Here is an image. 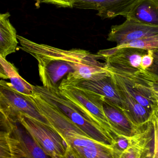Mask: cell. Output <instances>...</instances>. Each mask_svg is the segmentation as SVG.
<instances>
[{"label":"cell","mask_w":158,"mask_h":158,"mask_svg":"<svg viewBox=\"0 0 158 158\" xmlns=\"http://www.w3.org/2000/svg\"><path fill=\"white\" fill-rule=\"evenodd\" d=\"M59 89L64 97L73 102L89 121L105 132L114 142V145L116 144L117 138L123 135L114 128L105 114L103 96L73 85H60Z\"/></svg>","instance_id":"obj_1"},{"label":"cell","mask_w":158,"mask_h":158,"mask_svg":"<svg viewBox=\"0 0 158 158\" xmlns=\"http://www.w3.org/2000/svg\"><path fill=\"white\" fill-rule=\"evenodd\" d=\"M18 123L0 116V158H49Z\"/></svg>","instance_id":"obj_2"},{"label":"cell","mask_w":158,"mask_h":158,"mask_svg":"<svg viewBox=\"0 0 158 158\" xmlns=\"http://www.w3.org/2000/svg\"><path fill=\"white\" fill-rule=\"evenodd\" d=\"M60 59L71 65L73 72L67 74L65 78L71 80H97L111 75L106 62L101 55L92 54L88 51L79 49L70 50H62Z\"/></svg>","instance_id":"obj_3"},{"label":"cell","mask_w":158,"mask_h":158,"mask_svg":"<svg viewBox=\"0 0 158 158\" xmlns=\"http://www.w3.org/2000/svg\"><path fill=\"white\" fill-rule=\"evenodd\" d=\"M33 89L51 102L91 137L114 146V142L105 132L89 121L73 102L60 92L59 86L46 88L43 85H33Z\"/></svg>","instance_id":"obj_4"},{"label":"cell","mask_w":158,"mask_h":158,"mask_svg":"<svg viewBox=\"0 0 158 158\" xmlns=\"http://www.w3.org/2000/svg\"><path fill=\"white\" fill-rule=\"evenodd\" d=\"M0 116L14 123L22 117H29L48 125L46 119L12 85L5 80L0 81Z\"/></svg>","instance_id":"obj_5"},{"label":"cell","mask_w":158,"mask_h":158,"mask_svg":"<svg viewBox=\"0 0 158 158\" xmlns=\"http://www.w3.org/2000/svg\"><path fill=\"white\" fill-rule=\"evenodd\" d=\"M19 123L49 158H65L66 145L60 136L49 126L25 116Z\"/></svg>","instance_id":"obj_6"},{"label":"cell","mask_w":158,"mask_h":158,"mask_svg":"<svg viewBox=\"0 0 158 158\" xmlns=\"http://www.w3.org/2000/svg\"><path fill=\"white\" fill-rule=\"evenodd\" d=\"M148 51L133 48H116L115 47L108 49L102 50L98 54L104 58L109 67L123 72H137L141 68V59Z\"/></svg>","instance_id":"obj_7"},{"label":"cell","mask_w":158,"mask_h":158,"mask_svg":"<svg viewBox=\"0 0 158 158\" xmlns=\"http://www.w3.org/2000/svg\"><path fill=\"white\" fill-rule=\"evenodd\" d=\"M156 35H158V27L126 18L122 24L112 26L107 40L116 43V46H118L133 40Z\"/></svg>","instance_id":"obj_8"},{"label":"cell","mask_w":158,"mask_h":158,"mask_svg":"<svg viewBox=\"0 0 158 158\" xmlns=\"http://www.w3.org/2000/svg\"><path fill=\"white\" fill-rule=\"evenodd\" d=\"M126 136L128 146L122 152L121 158H152L153 127L151 117L140 125L134 135Z\"/></svg>","instance_id":"obj_9"},{"label":"cell","mask_w":158,"mask_h":158,"mask_svg":"<svg viewBox=\"0 0 158 158\" xmlns=\"http://www.w3.org/2000/svg\"><path fill=\"white\" fill-rule=\"evenodd\" d=\"M60 85H73L94 91L105 98V100L124 113L123 100L111 77V75L97 80H71L64 78Z\"/></svg>","instance_id":"obj_10"},{"label":"cell","mask_w":158,"mask_h":158,"mask_svg":"<svg viewBox=\"0 0 158 158\" xmlns=\"http://www.w3.org/2000/svg\"><path fill=\"white\" fill-rule=\"evenodd\" d=\"M38 62L39 73L43 86H57V83L64 75L73 72L71 65L64 61L39 55L33 56Z\"/></svg>","instance_id":"obj_11"},{"label":"cell","mask_w":158,"mask_h":158,"mask_svg":"<svg viewBox=\"0 0 158 158\" xmlns=\"http://www.w3.org/2000/svg\"><path fill=\"white\" fill-rule=\"evenodd\" d=\"M109 70L114 85L123 100L125 109L124 114L133 123L136 125H141L147 123L150 119L153 112L149 111L145 107L137 101L126 90L117 75L110 69Z\"/></svg>","instance_id":"obj_12"},{"label":"cell","mask_w":158,"mask_h":158,"mask_svg":"<svg viewBox=\"0 0 158 158\" xmlns=\"http://www.w3.org/2000/svg\"><path fill=\"white\" fill-rule=\"evenodd\" d=\"M9 12L0 15V56L6 58L15 52L18 41L16 31L10 22Z\"/></svg>","instance_id":"obj_13"},{"label":"cell","mask_w":158,"mask_h":158,"mask_svg":"<svg viewBox=\"0 0 158 158\" xmlns=\"http://www.w3.org/2000/svg\"><path fill=\"white\" fill-rule=\"evenodd\" d=\"M126 18L158 27V0H139Z\"/></svg>","instance_id":"obj_14"},{"label":"cell","mask_w":158,"mask_h":158,"mask_svg":"<svg viewBox=\"0 0 158 158\" xmlns=\"http://www.w3.org/2000/svg\"><path fill=\"white\" fill-rule=\"evenodd\" d=\"M103 109L111 123L123 135H132L140 126L133 123L122 111L105 99L103 102Z\"/></svg>","instance_id":"obj_15"},{"label":"cell","mask_w":158,"mask_h":158,"mask_svg":"<svg viewBox=\"0 0 158 158\" xmlns=\"http://www.w3.org/2000/svg\"><path fill=\"white\" fill-rule=\"evenodd\" d=\"M0 77L4 79H10L12 86L20 93L24 95L32 94L33 85L23 78L15 66L0 56Z\"/></svg>","instance_id":"obj_16"},{"label":"cell","mask_w":158,"mask_h":158,"mask_svg":"<svg viewBox=\"0 0 158 158\" xmlns=\"http://www.w3.org/2000/svg\"><path fill=\"white\" fill-rule=\"evenodd\" d=\"M139 1V0H108L97 15L102 19L114 18L118 16L126 17Z\"/></svg>","instance_id":"obj_17"},{"label":"cell","mask_w":158,"mask_h":158,"mask_svg":"<svg viewBox=\"0 0 158 158\" xmlns=\"http://www.w3.org/2000/svg\"><path fill=\"white\" fill-rule=\"evenodd\" d=\"M116 48H133L145 50H154L158 49V35L136 40L115 47Z\"/></svg>","instance_id":"obj_18"},{"label":"cell","mask_w":158,"mask_h":158,"mask_svg":"<svg viewBox=\"0 0 158 158\" xmlns=\"http://www.w3.org/2000/svg\"><path fill=\"white\" fill-rule=\"evenodd\" d=\"M153 127V141L152 158H158V113L154 111L151 115Z\"/></svg>","instance_id":"obj_19"},{"label":"cell","mask_w":158,"mask_h":158,"mask_svg":"<svg viewBox=\"0 0 158 158\" xmlns=\"http://www.w3.org/2000/svg\"><path fill=\"white\" fill-rule=\"evenodd\" d=\"M38 2L53 4L59 7L73 8L76 0H35Z\"/></svg>","instance_id":"obj_20"},{"label":"cell","mask_w":158,"mask_h":158,"mask_svg":"<svg viewBox=\"0 0 158 158\" xmlns=\"http://www.w3.org/2000/svg\"><path fill=\"white\" fill-rule=\"evenodd\" d=\"M153 57L152 50L148 51L146 54L143 55L141 59V68L143 70L146 69L150 67L153 63Z\"/></svg>","instance_id":"obj_21"},{"label":"cell","mask_w":158,"mask_h":158,"mask_svg":"<svg viewBox=\"0 0 158 158\" xmlns=\"http://www.w3.org/2000/svg\"><path fill=\"white\" fill-rule=\"evenodd\" d=\"M153 61L150 67L146 69L152 74L158 77V49L152 50Z\"/></svg>","instance_id":"obj_22"},{"label":"cell","mask_w":158,"mask_h":158,"mask_svg":"<svg viewBox=\"0 0 158 158\" xmlns=\"http://www.w3.org/2000/svg\"><path fill=\"white\" fill-rule=\"evenodd\" d=\"M157 111V112H158V111Z\"/></svg>","instance_id":"obj_23"}]
</instances>
